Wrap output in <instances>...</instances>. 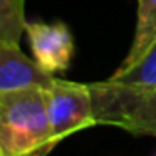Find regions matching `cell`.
<instances>
[{
    "instance_id": "1",
    "label": "cell",
    "mask_w": 156,
    "mask_h": 156,
    "mask_svg": "<svg viewBox=\"0 0 156 156\" xmlns=\"http://www.w3.org/2000/svg\"><path fill=\"white\" fill-rule=\"evenodd\" d=\"M0 146L7 156H47L55 148L45 87L0 92Z\"/></svg>"
},
{
    "instance_id": "2",
    "label": "cell",
    "mask_w": 156,
    "mask_h": 156,
    "mask_svg": "<svg viewBox=\"0 0 156 156\" xmlns=\"http://www.w3.org/2000/svg\"><path fill=\"white\" fill-rule=\"evenodd\" d=\"M96 126H114L136 136L156 138V84L133 86L118 81L89 84Z\"/></svg>"
},
{
    "instance_id": "3",
    "label": "cell",
    "mask_w": 156,
    "mask_h": 156,
    "mask_svg": "<svg viewBox=\"0 0 156 156\" xmlns=\"http://www.w3.org/2000/svg\"><path fill=\"white\" fill-rule=\"evenodd\" d=\"M45 96L52 141L55 146L76 131L96 126L89 84L54 77L51 86L45 87Z\"/></svg>"
},
{
    "instance_id": "4",
    "label": "cell",
    "mask_w": 156,
    "mask_h": 156,
    "mask_svg": "<svg viewBox=\"0 0 156 156\" xmlns=\"http://www.w3.org/2000/svg\"><path fill=\"white\" fill-rule=\"evenodd\" d=\"M34 61L47 74L67 71L74 55V39L62 22H27L25 25Z\"/></svg>"
},
{
    "instance_id": "5",
    "label": "cell",
    "mask_w": 156,
    "mask_h": 156,
    "mask_svg": "<svg viewBox=\"0 0 156 156\" xmlns=\"http://www.w3.org/2000/svg\"><path fill=\"white\" fill-rule=\"evenodd\" d=\"M52 79L54 76L47 74L34 57H27L19 44L0 45V92L29 86L49 87Z\"/></svg>"
},
{
    "instance_id": "6",
    "label": "cell",
    "mask_w": 156,
    "mask_h": 156,
    "mask_svg": "<svg viewBox=\"0 0 156 156\" xmlns=\"http://www.w3.org/2000/svg\"><path fill=\"white\" fill-rule=\"evenodd\" d=\"M156 42V0H138V10H136V29L134 39L131 42L128 54L122 64L116 71L121 72L134 66L141 61L143 55L149 51Z\"/></svg>"
},
{
    "instance_id": "7",
    "label": "cell",
    "mask_w": 156,
    "mask_h": 156,
    "mask_svg": "<svg viewBox=\"0 0 156 156\" xmlns=\"http://www.w3.org/2000/svg\"><path fill=\"white\" fill-rule=\"evenodd\" d=\"M25 25V0H0V45L20 44Z\"/></svg>"
},
{
    "instance_id": "8",
    "label": "cell",
    "mask_w": 156,
    "mask_h": 156,
    "mask_svg": "<svg viewBox=\"0 0 156 156\" xmlns=\"http://www.w3.org/2000/svg\"><path fill=\"white\" fill-rule=\"evenodd\" d=\"M109 79L122 82V84H133V86L156 84V42L143 55L141 61H138L134 66H131L126 71H121V72L116 71Z\"/></svg>"
},
{
    "instance_id": "9",
    "label": "cell",
    "mask_w": 156,
    "mask_h": 156,
    "mask_svg": "<svg viewBox=\"0 0 156 156\" xmlns=\"http://www.w3.org/2000/svg\"><path fill=\"white\" fill-rule=\"evenodd\" d=\"M0 156H7V154L4 153V149H2V146H0Z\"/></svg>"
}]
</instances>
